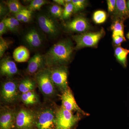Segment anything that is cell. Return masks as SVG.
Listing matches in <instances>:
<instances>
[{"label": "cell", "mask_w": 129, "mask_h": 129, "mask_svg": "<svg viewBox=\"0 0 129 129\" xmlns=\"http://www.w3.org/2000/svg\"><path fill=\"white\" fill-rule=\"evenodd\" d=\"M73 50L70 41H61L52 46L44 56L45 62L51 67L64 65L70 61Z\"/></svg>", "instance_id": "cell-1"}, {"label": "cell", "mask_w": 129, "mask_h": 129, "mask_svg": "<svg viewBox=\"0 0 129 129\" xmlns=\"http://www.w3.org/2000/svg\"><path fill=\"white\" fill-rule=\"evenodd\" d=\"M84 115L72 112L61 107L56 113L55 129H72L78 123Z\"/></svg>", "instance_id": "cell-2"}, {"label": "cell", "mask_w": 129, "mask_h": 129, "mask_svg": "<svg viewBox=\"0 0 129 129\" xmlns=\"http://www.w3.org/2000/svg\"><path fill=\"white\" fill-rule=\"evenodd\" d=\"M104 34V30L102 29L97 32L83 33L73 36V39L76 43L75 48V50H78L85 47L95 46Z\"/></svg>", "instance_id": "cell-3"}, {"label": "cell", "mask_w": 129, "mask_h": 129, "mask_svg": "<svg viewBox=\"0 0 129 129\" xmlns=\"http://www.w3.org/2000/svg\"><path fill=\"white\" fill-rule=\"evenodd\" d=\"M52 82L58 89L63 92L69 87L68 84V71L65 65L57 66L50 70Z\"/></svg>", "instance_id": "cell-4"}, {"label": "cell", "mask_w": 129, "mask_h": 129, "mask_svg": "<svg viewBox=\"0 0 129 129\" xmlns=\"http://www.w3.org/2000/svg\"><path fill=\"white\" fill-rule=\"evenodd\" d=\"M36 82L42 92L51 96L55 92V85L51 77L50 70L45 69L39 72L36 76Z\"/></svg>", "instance_id": "cell-5"}, {"label": "cell", "mask_w": 129, "mask_h": 129, "mask_svg": "<svg viewBox=\"0 0 129 129\" xmlns=\"http://www.w3.org/2000/svg\"><path fill=\"white\" fill-rule=\"evenodd\" d=\"M36 115L32 111L22 109L16 114L17 129H32L36 125Z\"/></svg>", "instance_id": "cell-6"}, {"label": "cell", "mask_w": 129, "mask_h": 129, "mask_svg": "<svg viewBox=\"0 0 129 129\" xmlns=\"http://www.w3.org/2000/svg\"><path fill=\"white\" fill-rule=\"evenodd\" d=\"M56 113L50 109L42 110L36 116L37 129H55Z\"/></svg>", "instance_id": "cell-7"}, {"label": "cell", "mask_w": 129, "mask_h": 129, "mask_svg": "<svg viewBox=\"0 0 129 129\" xmlns=\"http://www.w3.org/2000/svg\"><path fill=\"white\" fill-rule=\"evenodd\" d=\"M62 106L61 107L70 112H76L84 116H88L89 113L81 109L77 104L74 96L70 88H69L62 92L61 96Z\"/></svg>", "instance_id": "cell-8"}, {"label": "cell", "mask_w": 129, "mask_h": 129, "mask_svg": "<svg viewBox=\"0 0 129 129\" xmlns=\"http://www.w3.org/2000/svg\"><path fill=\"white\" fill-rule=\"evenodd\" d=\"M37 21L40 28L47 34L52 36H56L58 34V25L53 18L46 14H40Z\"/></svg>", "instance_id": "cell-9"}, {"label": "cell", "mask_w": 129, "mask_h": 129, "mask_svg": "<svg viewBox=\"0 0 129 129\" xmlns=\"http://www.w3.org/2000/svg\"><path fill=\"white\" fill-rule=\"evenodd\" d=\"M18 86L16 82L9 81L3 85L1 96L3 100L8 103H12L17 100L18 95Z\"/></svg>", "instance_id": "cell-10"}, {"label": "cell", "mask_w": 129, "mask_h": 129, "mask_svg": "<svg viewBox=\"0 0 129 129\" xmlns=\"http://www.w3.org/2000/svg\"><path fill=\"white\" fill-rule=\"evenodd\" d=\"M16 116V114L11 109L6 108L1 111V129H11L15 124Z\"/></svg>", "instance_id": "cell-11"}, {"label": "cell", "mask_w": 129, "mask_h": 129, "mask_svg": "<svg viewBox=\"0 0 129 129\" xmlns=\"http://www.w3.org/2000/svg\"><path fill=\"white\" fill-rule=\"evenodd\" d=\"M16 63L9 57L4 58L0 63V72L3 76L11 77L17 73Z\"/></svg>", "instance_id": "cell-12"}, {"label": "cell", "mask_w": 129, "mask_h": 129, "mask_svg": "<svg viewBox=\"0 0 129 129\" xmlns=\"http://www.w3.org/2000/svg\"><path fill=\"white\" fill-rule=\"evenodd\" d=\"M69 30L73 32H83L89 28L88 21L83 17H77L66 24Z\"/></svg>", "instance_id": "cell-13"}, {"label": "cell", "mask_w": 129, "mask_h": 129, "mask_svg": "<svg viewBox=\"0 0 129 129\" xmlns=\"http://www.w3.org/2000/svg\"><path fill=\"white\" fill-rule=\"evenodd\" d=\"M45 62L44 56L36 53L29 60L27 72L30 74L35 73L39 70Z\"/></svg>", "instance_id": "cell-14"}, {"label": "cell", "mask_w": 129, "mask_h": 129, "mask_svg": "<svg viewBox=\"0 0 129 129\" xmlns=\"http://www.w3.org/2000/svg\"><path fill=\"white\" fill-rule=\"evenodd\" d=\"M25 41L29 46L32 48H37L41 45L42 41L38 32L34 29L28 31L24 36Z\"/></svg>", "instance_id": "cell-15"}, {"label": "cell", "mask_w": 129, "mask_h": 129, "mask_svg": "<svg viewBox=\"0 0 129 129\" xmlns=\"http://www.w3.org/2000/svg\"><path fill=\"white\" fill-rule=\"evenodd\" d=\"M13 56L14 60L17 62H25L29 59L30 52L26 47L21 46L14 50Z\"/></svg>", "instance_id": "cell-16"}, {"label": "cell", "mask_w": 129, "mask_h": 129, "mask_svg": "<svg viewBox=\"0 0 129 129\" xmlns=\"http://www.w3.org/2000/svg\"><path fill=\"white\" fill-rule=\"evenodd\" d=\"M36 84L34 81L26 78L22 80L19 85V90L22 94L34 90L35 88Z\"/></svg>", "instance_id": "cell-17"}, {"label": "cell", "mask_w": 129, "mask_h": 129, "mask_svg": "<svg viewBox=\"0 0 129 129\" xmlns=\"http://www.w3.org/2000/svg\"><path fill=\"white\" fill-rule=\"evenodd\" d=\"M21 99L24 104L27 105L36 104L39 102L38 96L33 91L22 94Z\"/></svg>", "instance_id": "cell-18"}, {"label": "cell", "mask_w": 129, "mask_h": 129, "mask_svg": "<svg viewBox=\"0 0 129 129\" xmlns=\"http://www.w3.org/2000/svg\"><path fill=\"white\" fill-rule=\"evenodd\" d=\"M129 53V50L118 47L115 48V55L117 60L123 65V67L127 66V56Z\"/></svg>", "instance_id": "cell-19"}, {"label": "cell", "mask_w": 129, "mask_h": 129, "mask_svg": "<svg viewBox=\"0 0 129 129\" xmlns=\"http://www.w3.org/2000/svg\"><path fill=\"white\" fill-rule=\"evenodd\" d=\"M113 30L112 37L116 36L124 37V35L123 26L122 22L119 20H116L111 26Z\"/></svg>", "instance_id": "cell-20"}, {"label": "cell", "mask_w": 129, "mask_h": 129, "mask_svg": "<svg viewBox=\"0 0 129 129\" xmlns=\"http://www.w3.org/2000/svg\"><path fill=\"white\" fill-rule=\"evenodd\" d=\"M6 4L7 5L9 11L15 14L24 8L20 2L17 0L7 1L6 2Z\"/></svg>", "instance_id": "cell-21"}, {"label": "cell", "mask_w": 129, "mask_h": 129, "mask_svg": "<svg viewBox=\"0 0 129 129\" xmlns=\"http://www.w3.org/2000/svg\"><path fill=\"white\" fill-rule=\"evenodd\" d=\"M117 13L120 16H124L128 14L127 5L124 0L116 1V8Z\"/></svg>", "instance_id": "cell-22"}, {"label": "cell", "mask_w": 129, "mask_h": 129, "mask_svg": "<svg viewBox=\"0 0 129 129\" xmlns=\"http://www.w3.org/2000/svg\"><path fill=\"white\" fill-rule=\"evenodd\" d=\"M107 17L106 12L102 10H98L95 12L93 14V21L96 24L103 23L106 21Z\"/></svg>", "instance_id": "cell-23"}, {"label": "cell", "mask_w": 129, "mask_h": 129, "mask_svg": "<svg viewBox=\"0 0 129 129\" xmlns=\"http://www.w3.org/2000/svg\"><path fill=\"white\" fill-rule=\"evenodd\" d=\"M48 3L47 1L44 0H34L32 1L28 6L27 9L30 11L39 10L42 7Z\"/></svg>", "instance_id": "cell-24"}, {"label": "cell", "mask_w": 129, "mask_h": 129, "mask_svg": "<svg viewBox=\"0 0 129 129\" xmlns=\"http://www.w3.org/2000/svg\"><path fill=\"white\" fill-rule=\"evenodd\" d=\"M51 14L53 17L57 18H62L63 9L59 5H53L50 9Z\"/></svg>", "instance_id": "cell-25"}, {"label": "cell", "mask_w": 129, "mask_h": 129, "mask_svg": "<svg viewBox=\"0 0 129 129\" xmlns=\"http://www.w3.org/2000/svg\"><path fill=\"white\" fill-rule=\"evenodd\" d=\"M64 7L62 18L67 19L71 16L74 12V7L72 2L66 3Z\"/></svg>", "instance_id": "cell-26"}, {"label": "cell", "mask_w": 129, "mask_h": 129, "mask_svg": "<svg viewBox=\"0 0 129 129\" xmlns=\"http://www.w3.org/2000/svg\"><path fill=\"white\" fill-rule=\"evenodd\" d=\"M9 44L6 40L3 39L2 36L0 37V57H2L5 52L9 48Z\"/></svg>", "instance_id": "cell-27"}, {"label": "cell", "mask_w": 129, "mask_h": 129, "mask_svg": "<svg viewBox=\"0 0 129 129\" xmlns=\"http://www.w3.org/2000/svg\"><path fill=\"white\" fill-rule=\"evenodd\" d=\"M72 3L74 7V12H77L84 9L85 1L84 0H72Z\"/></svg>", "instance_id": "cell-28"}, {"label": "cell", "mask_w": 129, "mask_h": 129, "mask_svg": "<svg viewBox=\"0 0 129 129\" xmlns=\"http://www.w3.org/2000/svg\"><path fill=\"white\" fill-rule=\"evenodd\" d=\"M28 11L29 10H28L27 9H25V8L22 9L15 14V16H16L15 18L18 21H22L24 17L25 16V14L28 12Z\"/></svg>", "instance_id": "cell-29"}, {"label": "cell", "mask_w": 129, "mask_h": 129, "mask_svg": "<svg viewBox=\"0 0 129 129\" xmlns=\"http://www.w3.org/2000/svg\"><path fill=\"white\" fill-rule=\"evenodd\" d=\"M108 7L109 12H113L114 11L116 8V1L115 0H108L107 1Z\"/></svg>", "instance_id": "cell-30"}, {"label": "cell", "mask_w": 129, "mask_h": 129, "mask_svg": "<svg viewBox=\"0 0 129 129\" xmlns=\"http://www.w3.org/2000/svg\"><path fill=\"white\" fill-rule=\"evenodd\" d=\"M4 22L9 23L18 27L19 25V21L14 17H10L3 19Z\"/></svg>", "instance_id": "cell-31"}, {"label": "cell", "mask_w": 129, "mask_h": 129, "mask_svg": "<svg viewBox=\"0 0 129 129\" xmlns=\"http://www.w3.org/2000/svg\"><path fill=\"white\" fill-rule=\"evenodd\" d=\"M113 39L114 43L117 45H120L122 42L125 41V37L120 36H116L113 37Z\"/></svg>", "instance_id": "cell-32"}, {"label": "cell", "mask_w": 129, "mask_h": 129, "mask_svg": "<svg viewBox=\"0 0 129 129\" xmlns=\"http://www.w3.org/2000/svg\"><path fill=\"white\" fill-rule=\"evenodd\" d=\"M8 28L5 23L3 20L0 22V36H2L3 35L5 34L7 31Z\"/></svg>", "instance_id": "cell-33"}, {"label": "cell", "mask_w": 129, "mask_h": 129, "mask_svg": "<svg viewBox=\"0 0 129 129\" xmlns=\"http://www.w3.org/2000/svg\"><path fill=\"white\" fill-rule=\"evenodd\" d=\"M32 12L29 10L28 12L25 14V16L23 18L22 22L24 23L28 22L32 16Z\"/></svg>", "instance_id": "cell-34"}, {"label": "cell", "mask_w": 129, "mask_h": 129, "mask_svg": "<svg viewBox=\"0 0 129 129\" xmlns=\"http://www.w3.org/2000/svg\"><path fill=\"white\" fill-rule=\"evenodd\" d=\"M4 22L5 23L8 29H9V30H11L13 32L16 31L17 30L18 27H16V26L13 25V24H12L6 22Z\"/></svg>", "instance_id": "cell-35"}, {"label": "cell", "mask_w": 129, "mask_h": 129, "mask_svg": "<svg viewBox=\"0 0 129 129\" xmlns=\"http://www.w3.org/2000/svg\"><path fill=\"white\" fill-rule=\"evenodd\" d=\"M53 1L55 2L58 5L64 6L66 4L64 0H53Z\"/></svg>", "instance_id": "cell-36"}, {"label": "cell", "mask_w": 129, "mask_h": 129, "mask_svg": "<svg viewBox=\"0 0 129 129\" xmlns=\"http://www.w3.org/2000/svg\"><path fill=\"white\" fill-rule=\"evenodd\" d=\"M5 9L1 5V15H2L3 13H5Z\"/></svg>", "instance_id": "cell-37"}, {"label": "cell", "mask_w": 129, "mask_h": 129, "mask_svg": "<svg viewBox=\"0 0 129 129\" xmlns=\"http://www.w3.org/2000/svg\"><path fill=\"white\" fill-rule=\"evenodd\" d=\"M127 6L128 8L129 9V1L128 2H127Z\"/></svg>", "instance_id": "cell-38"}, {"label": "cell", "mask_w": 129, "mask_h": 129, "mask_svg": "<svg viewBox=\"0 0 129 129\" xmlns=\"http://www.w3.org/2000/svg\"><path fill=\"white\" fill-rule=\"evenodd\" d=\"M127 37H128V39H129V33H128V34L127 35Z\"/></svg>", "instance_id": "cell-39"}]
</instances>
